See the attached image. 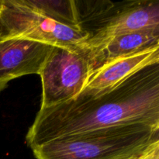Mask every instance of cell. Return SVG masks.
I'll list each match as a JSON object with an SVG mask.
<instances>
[{
    "instance_id": "6da1fadb",
    "label": "cell",
    "mask_w": 159,
    "mask_h": 159,
    "mask_svg": "<svg viewBox=\"0 0 159 159\" xmlns=\"http://www.w3.org/2000/svg\"><path fill=\"white\" fill-rule=\"evenodd\" d=\"M125 124L159 127V64L144 68L109 91L80 94L40 109L26 141L32 148L61 137Z\"/></svg>"
},
{
    "instance_id": "7a4b0ae2",
    "label": "cell",
    "mask_w": 159,
    "mask_h": 159,
    "mask_svg": "<svg viewBox=\"0 0 159 159\" xmlns=\"http://www.w3.org/2000/svg\"><path fill=\"white\" fill-rule=\"evenodd\" d=\"M159 139V127L125 124L55 138L32 148L37 159H130Z\"/></svg>"
},
{
    "instance_id": "3957f363",
    "label": "cell",
    "mask_w": 159,
    "mask_h": 159,
    "mask_svg": "<svg viewBox=\"0 0 159 159\" xmlns=\"http://www.w3.org/2000/svg\"><path fill=\"white\" fill-rule=\"evenodd\" d=\"M91 34L54 21L25 3L0 0V39L23 38L61 48H84Z\"/></svg>"
},
{
    "instance_id": "277c9868",
    "label": "cell",
    "mask_w": 159,
    "mask_h": 159,
    "mask_svg": "<svg viewBox=\"0 0 159 159\" xmlns=\"http://www.w3.org/2000/svg\"><path fill=\"white\" fill-rule=\"evenodd\" d=\"M93 71L85 48L54 47L40 71L42 97L40 109L74 99L86 86Z\"/></svg>"
},
{
    "instance_id": "5b68a950",
    "label": "cell",
    "mask_w": 159,
    "mask_h": 159,
    "mask_svg": "<svg viewBox=\"0 0 159 159\" xmlns=\"http://www.w3.org/2000/svg\"><path fill=\"white\" fill-rule=\"evenodd\" d=\"M150 29H159L158 0L125 2L101 20V24L91 34L84 48L95 51L116 37Z\"/></svg>"
},
{
    "instance_id": "8992f818",
    "label": "cell",
    "mask_w": 159,
    "mask_h": 159,
    "mask_svg": "<svg viewBox=\"0 0 159 159\" xmlns=\"http://www.w3.org/2000/svg\"><path fill=\"white\" fill-rule=\"evenodd\" d=\"M53 48L28 39H0V93L13 79L40 74Z\"/></svg>"
},
{
    "instance_id": "52a82bcc",
    "label": "cell",
    "mask_w": 159,
    "mask_h": 159,
    "mask_svg": "<svg viewBox=\"0 0 159 159\" xmlns=\"http://www.w3.org/2000/svg\"><path fill=\"white\" fill-rule=\"evenodd\" d=\"M159 64V46L118 57L96 68L81 94L97 95L109 91L144 68Z\"/></svg>"
},
{
    "instance_id": "ba28073f",
    "label": "cell",
    "mask_w": 159,
    "mask_h": 159,
    "mask_svg": "<svg viewBox=\"0 0 159 159\" xmlns=\"http://www.w3.org/2000/svg\"><path fill=\"white\" fill-rule=\"evenodd\" d=\"M158 46L159 29H150L119 36L99 49L88 51L94 71L101 65L118 57Z\"/></svg>"
},
{
    "instance_id": "9c48e42d",
    "label": "cell",
    "mask_w": 159,
    "mask_h": 159,
    "mask_svg": "<svg viewBox=\"0 0 159 159\" xmlns=\"http://www.w3.org/2000/svg\"><path fill=\"white\" fill-rule=\"evenodd\" d=\"M24 2L26 5L37 9L54 21L75 29H83L76 1L24 0Z\"/></svg>"
},
{
    "instance_id": "30bf717a",
    "label": "cell",
    "mask_w": 159,
    "mask_h": 159,
    "mask_svg": "<svg viewBox=\"0 0 159 159\" xmlns=\"http://www.w3.org/2000/svg\"><path fill=\"white\" fill-rule=\"evenodd\" d=\"M141 156L142 159H159V139L152 143Z\"/></svg>"
},
{
    "instance_id": "8fae6325",
    "label": "cell",
    "mask_w": 159,
    "mask_h": 159,
    "mask_svg": "<svg viewBox=\"0 0 159 159\" xmlns=\"http://www.w3.org/2000/svg\"><path fill=\"white\" fill-rule=\"evenodd\" d=\"M141 155H140V156H138V157H136V158H130V159H142V158H141Z\"/></svg>"
}]
</instances>
